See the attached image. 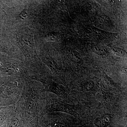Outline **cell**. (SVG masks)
I'll list each match as a JSON object with an SVG mask.
<instances>
[{
	"mask_svg": "<svg viewBox=\"0 0 127 127\" xmlns=\"http://www.w3.org/2000/svg\"><path fill=\"white\" fill-rule=\"evenodd\" d=\"M40 83L25 79L22 92L15 105L21 115V127H39V120L46 104L45 92Z\"/></svg>",
	"mask_w": 127,
	"mask_h": 127,
	"instance_id": "obj_1",
	"label": "cell"
},
{
	"mask_svg": "<svg viewBox=\"0 0 127 127\" xmlns=\"http://www.w3.org/2000/svg\"><path fill=\"white\" fill-rule=\"evenodd\" d=\"M10 32L9 38L23 55L30 78L49 75L37 54L33 29L27 26H16Z\"/></svg>",
	"mask_w": 127,
	"mask_h": 127,
	"instance_id": "obj_2",
	"label": "cell"
},
{
	"mask_svg": "<svg viewBox=\"0 0 127 127\" xmlns=\"http://www.w3.org/2000/svg\"><path fill=\"white\" fill-rule=\"evenodd\" d=\"M27 78L0 75V103L1 106L15 105L22 92Z\"/></svg>",
	"mask_w": 127,
	"mask_h": 127,
	"instance_id": "obj_3",
	"label": "cell"
},
{
	"mask_svg": "<svg viewBox=\"0 0 127 127\" xmlns=\"http://www.w3.org/2000/svg\"><path fill=\"white\" fill-rule=\"evenodd\" d=\"M45 106L42 115L54 112H62L76 118L79 117V105L68 104L59 97L51 95L50 93L45 92Z\"/></svg>",
	"mask_w": 127,
	"mask_h": 127,
	"instance_id": "obj_4",
	"label": "cell"
},
{
	"mask_svg": "<svg viewBox=\"0 0 127 127\" xmlns=\"http://www.w3.org/2000/svg\"><path fill=\"white\" fill-rule=\"evenodd\" d=\"M0 74L30 78L24 62L9 56H0Z\"/></svg>",
	"mask_w": 127,
	"mask_h": 127,
	"instance_id": "obj_5",
	"label": "cell"
},
{
	"mask_svg": "<svg viewBox=\"0 0 127 127\" xmlns=\"http://www.w3.org/2000/svg\"><path fill=\"white\" fill-rule=\"evenodd\" d=\"M30 78L41 83L43 87L44 92L52 93L63 98H66L68 97V92L66 88L55 81L49 75Z\"/></svg>",
	"mask_w": 127,
	"mask_h": 127,
	"instance_id": "obj_6",
	"label": "cell"
},
{
	"mask_svg": "<svg viewBox=\"0 0 127 127\" xmlns=\"http://www.w3.org/2000/svg\"><path fill=\"white\" fill-rule=\"evenodd\" d=\"M39 127H65L63 120L53 113L41 115L39 118Z\"/></svg>",
	"mask_w": 127,
	"mask_h": 127,
	"instance_id": "obj_7",
	"label": "cell"
},
{
	"mask_svg": "<svg viewBox=\"0 0 127 127\" xmlns=\"http://www.w3.org/2000/svg\"><path fill=\"white\" fill-rule=\"evenodd\" d=\"M39 56L42 62L50 69L54 76L57 77L60 76L61 74V67L55 58L45 55H40Z\"/></svg>",
	"mask_w": 127,
	"mask_h": 127,
	"instance_id": "obj_8",
	"label": "cell"
},
{
	"mask_svg": "<svg viewBox=\"0 0 127 127\" xmlns=\"http://www.w3.org/2000/svg\"><path fill=\"white\" fill-rule=\"evenodd\" d=\"M21 114L16 108L14 113L6 119L1 127H21Z\"/></svg>",
	"mask_w": 127,
	"mask_h": 127,
	"instance_id": "obj_9",
	"label": "cell"
},
{
	"mask_svg": "<svg viewBox=\"0 0 127 127\" xmlns=\"http://www.w3.org/2000/svg\"><path fill=\"white\" fill-rule=\"evenodd\" d=\"M15 105L1 106L0 109V127L5 121L14 113L16 110Z\"/></svg>",
	"mask_w": 127,
	"mask_h": 127,
	"instance_id": "obj_10",
	"label": "cell"
},
{
	"mask_svg": "<svg viewBox=\"0 0 127 127\" xmlns=\"http://www.w3.org/2000/svg\"><path fill=\"white\" fill-rule=\"evenodd\" d=\"M112 119L111 114H105L95 119L94 124L97 127H106L110 124Z\"/></svg>",
	"mask_w": 127,
	"mask_h": 127,
	"instance_id": "obj_11",
	"label": "cell"
},
{
	"mask_svg": "<svg viewBox=\"0 0 127 127\" xmlns=\"http://www.w3.org/2000/svg\"><path fill=\"white\" fill-rule=\"evenodd\" d=\"M113 95L111 91H106L100 88L96 95V97L98 100L101 102L108 103L112 100Z\"/></svg>",
	"mask_w": 127,
	"mask_h": 127,
	"instance_id": "obj_12",
	"label": "cell"
},
{
	"mask_svg": "<svg viewBox=\"0 0 127 127\" xmlns=\"http://www.w3.org/2000/svg\"><path fill=\"white\" fill-rule=\"evenodd\" d=\"M66 52L69 59L73 62L79 64L83 63L81 56L75 49L71 47H68L66 48Z\"/></svg>",
	"mask_w": 127,
	"mask_h": 127,
	"instance_id": "obj_13",
	"label": "cell"
},
{
	"mask_svg": "<svg viewBox=\"0 0 127 127\" xmlns=\"http://www.w3.org/2000/svg\"><path fill=\"white\" fill-rule=\"evenodd\" d=\"M61 37V34L59 32L52 31L46 34L44 36V40L46 41H56Z\"/></svg>",
	"mask_w": 127,
	"mask_h": 127,
	"instance_id": "obj_14",
	"label": "cell"
},
{
	"mask_svg": "<svg viewBox=\"0 0 127 127\" xmlns=\"http://www.w3.org/2000/svg\"><path fill=\"white\" fill-rule=\"evenodd\" d=\"M102 77L104 82L106 84L107 87H109L111 88L115 89H119V87L118 84L116 83L111 78L109 77L104 72L102 73Z\"/></svg>",
	"mask_w": 127,
	"mask_h": 127,
	"instance_id": "obj_15",
	"label": "cell"
},
{
	"mask_svg": "<svg viewBox=\"0 0 127 127\" xmlns=\"http://www.w3.org/2000/svg\"><path fill=\"white\" fill-rule=\"evenodd\" d=\"M93 51L94 53L103 57H106L107 56L108 50L104 46L97 45L93 48Z\"/></svg>",
	"mask_w": 127,
	"mask_h": 127,
	"instance_id": "obj_16",
	"label": "cell"
},
{
	"mask_svg": "<svg viewBox=\"0 0 127 127\" xmlns=\"http://www.w3.org/2000/svg\"><path fill=\"white\" fill-rule=\"evenodd\" d=\"M98 21L99 23L102 24L106 26L109 28H112L113 27V25L112 23L110 18L107 16L102 15L101 16L98 18Z\"/></svg>",
	"mask_w": 127,
	"mask_h": 127,
	"instance_id": "obj_17",
	"label": "cell"
},
{
	"mask_svg": "<svg viewBox=\"0 0 127 127\" xmlns=\"http://www.w3.org/2000/svg\"><path fill=\"white\" fill-rule=\"evenodd\" d=\"M95 87V83L92 81H88L85 82L81 85V89L84 92L92 91Z\"/></svg>",
	"mask_w": 127,
	"mask_h": 127,
	"instance_id": "obj_18",
	"label": "cell"
},
{
	"mask_svg": "<svg viewBox=\"0 0 127 127\" xmlns=\"http://www.w3.org/2000/svg\"><path fill=\"white\" fill-rule=\"evenodd\" d=\"M112 51L115 55L118 56L123 57L126 55V52L120 48L113 47L112 48Z\"/></svg>",
	"mask_w": 127,
	"mask_h": 127,
	"instance_id": "obj_19",
	"label": "cell"
},
{
	"mask_svg": "<svg viewBox=\"0 0 127 127\" xmlns=\"http://www.w3.org/2000/svg\"><path fill=\"white\" fill-rule=\"evenodd\" d=\"M1 105L0 103V109H1Z\"/></svg>",
	"mask_w": 127,
	"mask_h": 127,
	"instance_id": "obj_20",
	"label": "cell"
},
{
	"mask_svg": "<svg viewBox=\"0 0 127 127\" xmlns=\"http://www.w3.org/2000/svg\"></svg>",
	"mask_w": 127,
	"mask_h": 127,
	"instance_id": "obj_21",
	"label": "cell"
}]
</instances>
